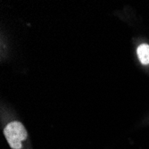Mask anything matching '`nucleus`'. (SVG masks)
<instances>
[{"instance_id":"f257e3e1","label":"nucleus","mask_w":149,"mask_h":149,"mask_svg":"<svg viewBox=\"0 0 149 149\" xmlns=\"http://www.w3.org/2000/svg\"><path fill=\"white\" fill-rule=\"evenodd\" d=\"M4 135L11 148L21 149L22 142L28 137V132L20 121H12L4 129Z\"/></svg>"},{"instance_id":"f03ea898","label":"nucleus","mask_w":149,"mask_h":149,"mask_svg":"<svg viewBox=\"0 0 149 149\" xmlns=\"http://www.w3.org/2000/svg\"><path fill=\"white\" fill-rule=\"evenodd\" d=\"M138 57L142 64L149 63V46L146 44L140 45L137 49Z\"/></svg>"}]
</instances>
